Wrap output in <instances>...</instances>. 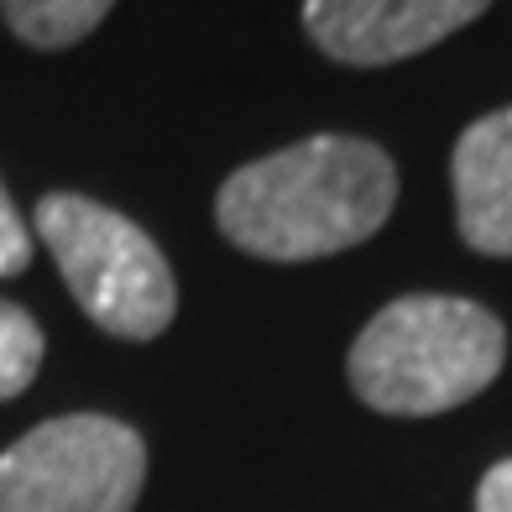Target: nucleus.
I'll return each mask as SVG.
<instances>
[{
  "instance_id": "0eeeda50",
  "label": "nucleus",
  "mask_w": 512,
  "mask_h": 512,
  "mask_svg": "<svg viewBox=\"0 0 512 512\" xmlns=\"http://www.w3.org/2000/svg\"><path fill=\"white\" fill-rule=\"evenodd\" d=\"M115 0H0L6 27L32 48H74L105 21Z\"/></svg>"
},
{
  "instance_id": "7ed1b4c3",
  "label": "nucleus",
  "mask_w": 512,
  "mask_h": 512,
  "mask_svg": "<svg viewBox=\"0 0 512 512\" xmlns=\"http://www.w3.org/2000/svg\"><path fill=\"white\" fill-rule=\"evenodd\" d=\"M37 236L48 241L68 293L105 335L152 340L173 324V267L142 225L84 194H48L37 204Z\"/></svg>"
},
{
  "instance_id": "20e7f679",
  "label": "nucleus",
  "mask_w": 512,
  "mask_h": 512,
  "mask_svg": "<svg viewBox=\"0 0 512 512\" xmlns=\"http://www.w3.org/2000/svg\"><path fill=\"white\" fill-rule=\"evenodd\" d=\"M147 445L121 418H48L0 455V512H131Z\"/></svg>"
},
{
  "instance_id": "1a4fd4ad",
  "label": "nucleus",
  "mask_w": 512,
  "mask_h": 512,
  "mask_svg": "<svg viewBox=\"0 0 512 512\" xmlns=\"http://www.w3.org/2000/svg\"><path fill=\"white\" fill-rule=\"evenodd\" d=\"M27 262H32V230H27V220L16 215L6 183H0V277L27 272Z\"/></svg>"
},
{
  "instance_id": "423d86ee",
  "label": "nucleus",
  "mask_w": 512,
  "mask_h": 512,
  "mask_svg": "<svg viewBox=\"0 0 512 512\" xmlns=\"http://www.w3.org/2000/svg\"><path fill=\"white\" fill-rule=\"evenodd\" d=\"M450 178L465 246L481 256H512V105L465 126Z\"/></svg>"
},
{
  "instance_id": "39448f33",
  "label": "nucleus",
  "mask_w": 512,
  "mask_h": 512,
  "mask_svg": "<svg viewBox=\"0 0 512 512\" xmlns=\"http://www.w3.org/2000/svg\"><path fill=\"white\" fill-rule=\"evenodd\" d=\"M486 6L492 0H304V32L335 63L382 68L429 53Z\"/></svg>"
},
{
  "instance_id": "6e6552de",
  "label": "nucleus",
  "mask_w": 512,
  "mask_h": 512,
  "mask_svg": "<svg viewBox=\"0 0 512 512\" xmlns=\"http://www.w3.org/2000/svg\"><path fill=\"white\" fill-rule=\"evenodd\" d=\"M42 366V330L27 309L0 298V403L27 392Z\"/></svg>"
},
{
  "instance_id": "f03ea898",
  "label": "nucleus",
  "mask_w": 512,
  "mask_h": 512,
  "mask_svg": "<svg viewBox=\"0 0 512 512\" xmlns=\"http://www.w3.org/2000/svg\"><path fill=\"white\" fill-rule=\"evenodd\" d=\"M507 330L471 298L413 293L387 304L351 345V387L366 408L424 418L471 403L497 382Z\"/></svg>"
},
{
  "instance_id": "9d476101",
  "label": "nucleus",
  "mask_w": 512,
  "mask_h": 512,
  "mask_svg": "<svg viewBox=\"0 0 512 512\" xmlns=\"http://www.w3.org/2000/svg\"><path fill=\"white\" fill-rule=\"evenodd\" d=\"M476 512H512V460H497L486 471L481 492H476Z\"/></svg>"
},
{
  "instance_id": "f257e3e1",
  "label": "nucleus",
  "mask_w": 512,
  "mask_h": 512,
  "mask_svg": "<svg viewBox=\"0 0 512 512\" xmlns=\"http://www.w3.org/2000/svg\"><path fill=\"white\" fill-rule=\"evenodd\" d=\"M392 204L398 173L377 142L309 136L230 173L215 199V220L225 241L262 262H319L377 236Z\"/></svg>"
}]
</instances>
